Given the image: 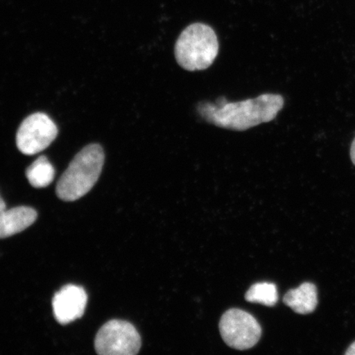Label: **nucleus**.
Listing matches in <instances>:
<instances>
[{"instance_id":"obj_1","label":"nucleus","mask_w":355,"mask_h":355,"mask_svg":"<svg viewBox=\"0 0 355 355\" xmlns=\"http://www.w3.org/2000/svg\"><path fill=\"white\" fill-rule=\"evenodd\" d=\"M284 97L266 93L254 99L230 102L220 97L216 104L202 101L198 112L204 121L216 127L234 131H246L261 123L272 121L284 107Z\"/></svg>"},{"instance_id":"obj_2","label":"nucleus","mask_w":355,"mask_h":355,"mask_svg":"<svg viewBox=\"0 0 355 355\" xmlns=\"http://www.w3.org/2000/svg\"><path fill=\"white\" fill-rule=\"evenodd\" d=\"M104 163V150L99 144L85 146L75 155L58 182V198L73 202L85 196L99 180Z\"/></svg>"},{"instance_id":"obj_3","label":"nucleus","mask_w":355,"mask_h":355,"mask_svg":"<svg viewBox=\"0 0 355 355\" xmlns=\"http://www.w3.org/2000/svg\"><path fill=\"white\" fill-rule=\"evenodd\" d=\"M218 51L215 31L200 22L187 26L178 38L175 47L178 64L190 72L209 68Z\"/></svg>"},{"instance_id":"obj_4","label":"nucleus","mask_w":355,"mask_h":355,"mask_svg":"<svg viewBox=\"0 0 355 355\" xmlns=\"http://www.w3.org/2000/svg\"><path fill=\"white\" fill-rule=\"evenodd\" d=\"M139 333L131 323L111 320L97 332L95 349L100 355H135L139 352Z\"/></svg>"},{"instance_id":"obj_5","label":"nucleus","mask_w":355,"mask_h":355,"mask_svg":"<svg viewBox=\"0 0 355 355\" xmlns=\"http://www.w3.org/2000/svg\"><path fill=\"white\" fill-rule=\"evenodd\" d=\"M222 339L230 347L244 350L254 347L261 336V327L251 314L232 309L223 314L220 321Z\"/></svg>"},{"instance_id":"obj_6","label":"nucleus","mask_w":355,"mask_h":355,"mask_svg":"<svg viewBox=\"0 0 355 355\" xmlns=\"http://www.w3.org/2000/svg\"><path fill=\"white\" fill-rule=\"evenodd\" d=\"M58 128L44 113H35L21 123L16 136L17 148L22 154L33 155L42 152L54 141Z\"/></svg>"},{"instance_id":"obj_7","label":"nucleus","mask_w":355,"mask_h":355,"mask_svg":"<svg viewBox=\"0 0 355 355\" xmlns=\"http://www.w3.org/2000/svg\"><path fill=\"white\" fill-rule=\"evenodd\" d=\"M87 295L81 286L67 285L58 291L52 301L56 321L62 325L78 320L83 316Z\"/></svg>"},{"instance_id":"obj_8","label":"nucleus","mask_w":355,"mask_h":355,"mask_svg":"<svg viewBox=\"0 0 355 355\" xmlns=\"http://www.w3.org/2000/svg\"><path fill=\"white\" fill-rule=\"evenodd\" d=\"M37 218V213L29 207H17L4 211L0 215V239L24 232Z\"/></svg>"},{"instance_id":"obj_9","label":"nucleus","mask_w":355,"mask_h":355,"mask_svg":"<svg viewBox=\"0 0 355 355\" xmlns=\"http://www.w3.org/2000/svg\"><path fill=\"white\" fill-rule=\"evenodd\" d=\"M283 301L296 313H313L318 305L317 287L313 283H303L300 287L287 292Z\"/></svg>"},{"instance_id":"obj_10","label":"nucleus","mask_w":355,"mask_h":355,"mask_svg":"<svg viewBox=\"0 0 355 355\" xmlns=\"http://www.w3.org/2000/svg\"><path fill=\"white\" fill-rule=\"evenodd\" d=\"M26 175L33 187L42 189L54 180L55 171L48 158L42 155L26 168Z\"/></svg>"},{"instance_id":"obj_11","label":"nucleus","mask_w":355,"mask_h":355,"mask_svg":"<svg viewBox=\"0 0 355 355\" xmlns=\"http://www.w3.org/2000/svg\"><path fill=\"white\" fill-rule=\"evenodd\" d=\"M245 300L272 307L278 301L277 287L273 283L260 282L252 285L245 295Z\"/></svg>"},{"instance_id":"obj_12","label":"nucleus","mask_w":355,"mask_h":355,"mask_svg":"<svg viewBox=\"0 0 355 355\" xmlns=\"http://www.w3.org/2000/svg\"><path fill=\"white\" fill-rule=\"evenodd\" d=\"M350 157H352V162L355 166V139L352 144V148H350Z\"/></svg>"},{"instance_id":"obj_13","label":"nucleus","mask_w":355,"mask_h":355,"mask_svg":"<svg viewBox=\"0 0 355 355\" xmlns=\"http://www.w3.org/2000/svg\"><path fill=\"white\" fill-rule=\"evenodd\" d=\"M346 355H355V341L354 343L349 346L347 350L345 352Z\"/></svg>"},{"instance_id":"obj_14","label":"nucleus","mask_w":355,"mask_h":355,"mask_svg":"<svg viewBox=\"0 0 355 355\" xmlns=\"http://www.w3.org/2000/svg\"><path fill=\"white\" fill-rule=\"evenodd\" d=\"M6 210H7L6 204L4 202L1 196H0V215H1L2 213Z\"/></svg>"}]
</instances>
